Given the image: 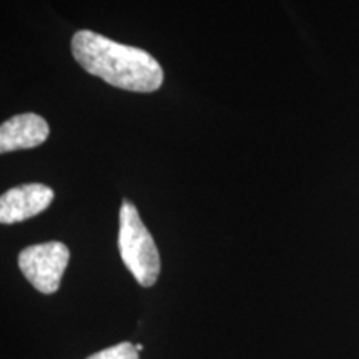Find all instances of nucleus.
<instances>
[{
  "mask_svg": "<svg viewBox=\"0 0 359 359\" xmlns=\"http://www.w3.org/2000/svg\"><path fill=\"white\" fill-rule=\"evenodd\" d=\"M72 53L83 70L105 80L111 87L150 93L163 83V69L150 53L92 30H79L74 35Z\"/></svg>",
  "mask_w": 359,
  "mask_h": 359,
  "instance_id": "obj_1",
  "label": "nucleus"
},
{
  "mask_svg": "<svg viewBox=\"0 0 359 359\" xmlns=\"http://www.w3.org/2000/svg\"><path fill=\"white\" fill-rule=\"evenodd\" d=\"M50 128L40 115L22 114L8 118L0 127V151L8 154L42 145L48 138Z\"/></svg>",
  "mask_w": 359,
  "mask_h": 359,
  "instance_id": "obj_5",
  "label": "nucleus"
},
{
  "mask_svg": "<svg viewBox=\"0 0 359 359\" xmlns=\"http://www.w3.org/2000/svg\"><path fill=\"white\" fill-rule=\"evenodd\" d=\"M70 251L60 241H47L29 246L19 255V268L35 290L52 294L60 288Z\"/></svg>",
  "mask_w": 359,
  "mask_h": 359,
  "instance_id": "obj_3",
  "label": "nucleus"
},
{
  "mask_svg": "<svg viewBox=\"0 0 359 359\" xmlns=\"http://www.w3.org/2000/svg\"><path fill=\"white\" fill-rule=\"evenodd\" d=\"M118 251L138 285L145 288L155 285L161 268L158 250L138 210L128 200H123L118 215Z\"/></svg>",
  "mask_w": 359,
  "mask_h": 359,
  "instance_id": "obj_2",
  "label": "nucleus"
},
{
  "mask_svg": "<svg viewBox=\"0 0 359 359\" xmlns=\"http://www.w3.org/2000/svg\"><path fill=\"white\" fill-rule=\"evenodd\" d=\"M87 359H140L138 358V351L135 349V344L123 341V343L115 344V346L98 351Z\"/></svg>",
  "mask_w": 359,
  "mask_h": 359,
  "instance_id": "obj_6",
  "label": "nucleus"
},
{
  "mask_svg": "<svg viewBox=\"0 0 359 359\" xmlns=\"http://www.w3.org/2000/svg\"><path fill=\"white\" fill-rule=\"evenodd\" d=\"M135 349H137V351H138V353H140V351H142V349H143V346H142V344H135Z\"/></svg>",
  "mask_w": 359,
  "mask_h": 359,
  "instance_id": "obj_7",
  "label": "nucleus"
},
{
  "mask_svg": "<svg viewBox=\"0 0 359 359\" xmlns=\"http://www.w3.org/2000/svg\"><path fill=\"white\" fill-rule=\"evenodd\" d=\"M53 200V190L42 183L20 185L0 196V222L12 224L25 222L45 212Z\"/></svg>",
  "mask_w": 359,
  "mask_h": 359,
  "instance_id": "obj_4",
  "label": "nucleus"
}]
</instances>
